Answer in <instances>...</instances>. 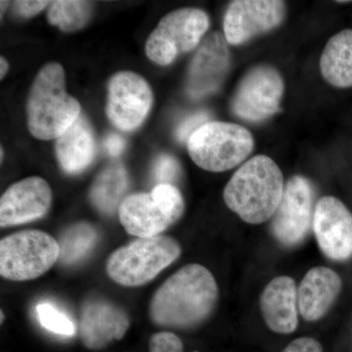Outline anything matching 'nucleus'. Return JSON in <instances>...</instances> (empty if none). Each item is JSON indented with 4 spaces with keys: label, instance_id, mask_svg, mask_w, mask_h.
Segmentation results:
<instances>
[{
    "label": "nucleus",
    "instance_id": "nucleus-31",
    "mask_svg": "<svg viewBox=\"0 0 352 352\" xmlns=\"http://www.w3.org/2000/svg\"><path fill=\"white\" fill-rule=\"evenodd\" d=\"M8 69L9 64L6 58H0V78H1V80L6 76Z\"/></svg>",
    "mask_w": 352,
    "mask_h": 352
},
{
    "label": "nucleus",
    "instance_id": "nucleus-33",
    "mask_svg": "<svg viewBox=\"0 0 352 352\" xmlns=\"http://www.w3.org/2000/svg\"><path fill=\"white\" fill-rule=\"evenodd\" d=\"M351 1H337V3H351Z\"/></svg>",
    "mask_w": 352,
    "mask_h": 352
},
{
    "label": "nucleus",
    "instance_id": "nucleus-12",
    "mask_svg": "<svg viewBox=\"0 0 352 352\" xmlns=\"http://www.w3.org/2000/svg\"><path fill=\"white\" fill-rule=\"evenodd\" d=\"M153 92L142 76L120 72L108 85L106 112L111 122L122 131H132L143 124L151 110Z\"/></svg>",
    "mask_w": 352,
    "mask_h": 352
},
{
    "label": "nucleus",
    "instance_id": "nucleus-35",
    "mask_svg": "<svg viewBox=\"0 0 352 352\" xmlns=\"http://www.w3.org/2000/svg\"><path fill=\"white\" fill-rule=\"evenodd\" d=\"M0 155H1V160H2V157H3V150L1 149V154H0Z\"/></svg>",
    "mask_w": 352,
    "mask_h": 352
},
{
    "label": "nucleus",
    "instance_id": "nucleus-28",
    "mask_svg": "<svg viewBox=\"0 0 352 352\" xmlns=\"http://www.w3.org/2000/svg\"><path fill=\"white\" fill-rule=\"evenodd\" d=\"M50 4V1H14V13L21 18H31Z\"/></svg>",
    "mask_w": 352,
    "mask_h": 352
},
{
    "label": "nucleus",
    "instance_id": "nucleus-21",
    "mask_svg": "<svg viewBox=\"0 0 352 352\" xmlns=\"http://www.w3.org/2000/svg\"><path fill=\"white\" fill-rule=\"evenodd\" d=\"M129 187V176L122 164H112L95 178L89 198L102 214H112L119 210L122 199Z\"/></svg>",
    "mask_w": 352,
    "mask_h": 352
},
{
    "label": "nucleus",
    "instance_id": "nucleus-13",
    "mask_svg": "<svg viewBox=\"0 0 352 352\" xmlns=\"http://www.w3.org/2000/svg\"><path fill=\"white\" fill-rule=\"evenodd\" d=\"M231 68V53L226 36L212 32L204 38L190 64L187 92L199 99L214 94L221 87Z\"/></svg>",
    "mask_w": 352,
    "mask_h": 352
},
{
    "label": "nucleus",
    "instance_id": "nucleus-2",
    "mask_svg": "<svg viewBox=\"0 0 352 352\" xmlns=\"http://www.w3.org/2000/svg\"><path fill=\"white\" fill-rule=\"evenodd\" d=\"M284 189L281 168L271 157L256 155L236 170L224 188L223 199L241 219L261 224L275 214Z\"/></svg>",
    "mask_w": 352,
    "mask_h": 352
},
{
    "label": "nucleus",
    "instance_id": "nucleus-11",
    "mask_svg": "<svg viewBox=\"0 0 352 352\" xmlns=\"http://www.w3.org/2000/svg\"><path fill=\"white\" fill-rule=\"evenodd\" d=\"M314 187L305 176H293L285 184L272 221L273 235L281 244L292 247L307 237L314 222Z\"/></svg>",
    "mask_w": 352,
    "mask_h": 352
},
{
    "label": "nucleus",
    "instance_id": "nucleus-30",
    "mask_svg": "<svg viewBox=\"0 0 352 352\" xmlns=\"http://www.w3.org/2000/svg\"><path fill=\"white\" fill-rule=\"evenodd\" d=\"M104 145H105L109 155L117 157L124 152V148H126V141L119 134L111 133L104 140Z\"/></svg>",
    "mask_w": 352,
    "mask_h": 352
},
{
    "label": "nucleus",
    "instance_id": "nucleus-32",
    "mask_svg": "<svg viewBox=\"0 0 352 352\" xmlns=\"http://www.w3.org/2000/svg\"><path fill=\"white\" fill-rule=\"evenodd\" d=\"M0 6H1V18L3 17V14L6 13L7 7L9 6L8 1H1L0 2Z\"/></svg>",
    "mask_w": 352,
    "mask_h": 352
},
{
    "label": "nucleus",
    "instance_id": "nucleus-14",
    "mask_svg": "<svg viewBox=\"0 0 352 352\" xmlns=\"http://www.w3.org/2000/svg\"><path fill=\"white\" fill-rule=\"evenodd\" d=\"M314 230L321 251L333 261L352 256V214L338 198L326 196L316 204Z\"/></svg>",
    "mask_w": 352,
    "mask_h": 352
},
{
    "label": "nucleus",
    "instance_id": "nucleus-26",
    "mask_svg": "<svg viewBox=\"0 0 352 352\" xmlns=\"http://www.w3.org/2000/svg\"><path fill=\"white\" fill-rule=\"evenodd\" d=\"M149 352H183V344L175 333H157L150 339Z\"/></svg>",
    "mask_w": 352,
    "mask_h": 352
},
{
    "label": "nucleus",
    "instance_id": "nucleus-19",
    "mask_svg": "<svg viewBox=\"0 0 352 352\" xmlns=\"http://www.w3.org/2000/svg\"><path fill=\"white\" fill-rule=\"evenodd\" d=\"M56 156L62 170L69 175H78L94 162L96 142L94 129L85 115L56 139Z\"/></svg>",
    "mask_w": 352,
    "mask_h": 352
},
{
    "label": "nucleus",
    "instance_id": "nucleus-10",
    "mask_svg": "<svg viewBox=\"0 0 352 352\" xmlns=\"http://www.w3.org/2000/svg\"><path fill=\"white\" fill-rule=\"evenodd\" d=\"M287 4L281 0H235L223 19V34L229 45H242L273 31L284 22Z\"/></svg>",
    "mask_w": 352,
    "mask_h": 352
},
{
    "label": "nucleus",
    "instance_id": "nucleus-17",
    "mask_svg": "<svg viewBox=\"0 0 352 352\" xmlns=\"http://www.w3.org/2000/svg\"><path fill=\"white\" fill-rule=\"evenodd\" d=\"M342 282L330 268L314 267L303 278L298 289V311L307 321L321 319L337 300Z\"/></svg>",
    "mask_w": 352,
    "mask_h": 352
},
{
    "label": "nucleus",
    "instance_id": "nucleus-34",
    "mask_svg": "<svg viewBox=\"0 0 352 352\" xmlns=\"http://www.w3.org/2000/svg\"><path fill=\"white\" fill-rule=\"evenodd\" d=\"M3 321V312L1 311V322Z\"/></svg>",
    "mask_w": 352,
    "mask_h": 352
},
{
    "label": "nucleus",
    "instance_id": "nucleus-16",
    "mask_svg": "<svg viewBox=\"0 0 352 352\" xmlns=\"http://www.w3.org/2000/svg\"><path fill=\"white\" fill-rule=\"evenodd\" d=\"M129 328L126 312L106 298H88L80 310V336L83 346L101 351L113 340H120Z\"/></svg>",
    "mask_w": 352,
    "mask_h": 352
},
{
    "label": "nucleus",
    "instance_id": "nucleus-1",
    "mask_svg": "<svg viewBox=\"0 0 352 352\" xmlns=\"http://www.w3.org/2000/svg\"><path fill=\"white\" fill-rule=\"evenodd\" d=\"M217 298L219 287L212 272L200 264H188L157 289L150 318L159 327L192 328L212 314Z\"/></svg>",
    "mask_w": 352,
    "mask_h": 352
},
{
    "label": "nucleus",
    "instance_id": "nucleus-8",
    "mask_svg": "<svg viewBox=\"0 0 352 352\" xmlns=\"http://www.w3.org/2000/svg\"><path fill=\"white\" fill-rule=\"evenodd\" d=\"M210 17L194 7L178 9L164 16L146 41L148 58L161 66H168L184 53L200 45L210 28Z\"/></svg>",
    "mask_w": 352,
    "mask_h": 352
},
{
    "label": "nucleus",
    "instance_id": "nucleus-18",
    "mask_svg": "<svg viewBox=\"0 0 352 352\" xmlns=\"http://www.w3.org/2000/svg\"><path fill=\"white\" fill-rule=\"evenodd\" d=\"M261 309L273 332L291 333L298 327V289L288 276L274 278L261 296Z\"/></svg>",
    "mask_w": 352,
    "mask_h": 352
},
{
    "label": "nucleus",
    "instance_id": "nucleus-5",
    "mask_svg": "<svg viewBox=\"0 0 352 352\" xmlns=\"http://www.w3.org/2000/svg\"><path fill=\"white\" fill-rule=\"evenodd\" d=\"M189 156L203 170L223 173L244 164L254 149V138L233 122H208L187 141Z\"/></svg>",
    "mask_w": 352,
    "mask_h": 352
},
{
    "label": "nucleus",
    "instance_id": "nucleus-6",
    "mask_svg": "<svg viewBox=\"0 0 352 352\" xmlns=\"http://www.w3.org/2000/svg\"><path fill=\"white\" fill-rule=\"evenodd\" d=\"M184 199L175 185L159 184L149 193L131 194L120 204V223L138 238L159 236L180 219Z\"/></svg>",
    "mask_w": 352,
    "mask_h": 352
},
{
    "label": "nucleus",
    "instance_id": "nucleus-25",
    "mask_svg": "<svg viewBox=\"0 0 352 352\" xmlns=\"http://www.w3.org/2000/svg\"><path fill=\"white\" fill-rule=\"evenodd\" d=\"M182 175V168L177 160L168 154L161 155L154 164L153 176L159 184L173 185Z\"/></svg>",
    "mask_w": 352,
    "mask_h": 352
},
{
    "label": "nucleus",
    "instance_id": "nucleus-23",
    "mask_svg": "<svg viewBox=\"0 0 352 352\" xmlns=\"http://www.w3.org/2000/svg\"><path fill=\"white\" fill-rule=\"evenodd\" d=\"M91 2L60 0L51 2L48 9V23L56 25L62 32H73L82 30L91 18Z\"/></svg>",
    "mask_w": 352,
    "mask_h": 352
},
{
    "label": "nucleus",
    "instance_id": "nucleus-9",
    "mask_svg": "<svg viewBox=\"0 0 352 352\" xmlns=\"http://www.w3.org/2000/svg\"><path fill=\"white\" fill-rule=\"evenodd\" d=\"M284 92L285 82L279 71L271 65H258L240 80L231 110L245 122H263L279 112Z\"/></svg>",
    "mask_w": 352,
    "mask_h": 352
},
{
    "label": "nucleus",
    "instance_id": "nucleus-27",
    "mask_svg": "<svg viewBox=\"0 0 352 352\" xmlns=\"http://www.w3.org/2000/svg\"><path fill=\"white\" fill-rule=\"evenodd\" d=\"M208 119H210V116L207 112H199L196 113L195 115L190 116L178 126L177 131H176L178 140L182 141V142L188 141L192 134L199 127L207 124Z\"/></svg>",
    "mask_w": 352,
    "mask_h": 352
},
{
    "label": "nucleus",
    "instance_id": "nucleus-29",
    "mask_svg": "<svg viewBox=\"0 0 352 352\" xmlns=\"http://www.w3.org/2000/svg\"><path fill=\"white\" fill-rule=\"evenodd\" d=\"M282 352H323V347L312 338H300L293 340Z\"/></svg>",
    "mask_w": 352,
    "mask_h": 352
},
{
    "label": "nucleus",
    "instance_id": "nucleus-20",
    "mask_svg": "<svg viewBox=\"0 0 352 352\" xmlns=\"http://www.w3.org/2000/svg\"><path fill=\"white\" fill-rule=\"evenodd\" d=\"M319 68L324 80L332 87H352V29L342 30L329 39Z\"/></svg>",
    "mask_w": 352,
    "mask_h": 352
},
{
    "label": "nucleus",
    "instance_id": "nucleus-22",
    "mask_svg": "<svg viewBox=\"0 0 352 352\" xmlns=\"http://www.w3.org/2000/svg\"><path fill=\"white\" fill-rule=\"evenodd\" d=\"M97 241L98 234L90 224L80 222L69 227L58 242L60 263L65 265L78 263L94 249Z\"/></svg>",
    "mask_w": 352,
    "mask_h": 352
},
{
    "label": "nucleus",
    "instance_id": "nucleus-4",
    "mask_svg": "<svg viewBox=\"0 0 352 352\" xmlns=\"http://www.w3.org/2000/svg\"><path fill=\"white\" fill-rule=\"evenodd\" d=\"M180 254L182 248L177 241L168 236L138 238L111 254L106 271L116 283L140 287L175 263Z\"/></svg>",
    "mask_w": 352,
    "mask_h": 352
},
{
    "label": "nucleus",
    "instance_id": "nucleus-15",
    "mask_svg": "<svg viewBox=\"0 0 352 352\" xmlns=\"http://www.w3.org/2000/svg\"><path fill=\"white\" fill-rule=\"evenodd\" d=\"M52 191L38 176L25 178L11 185L0 199L1 228L21 226L43 219L50 212Z\"/></svg>",
    "mask_w": 352,
    "mask_h": 352
},
{
    "label": "nucleus",
    "instance_id": "nucleus-3",
    "mask_svg": "<svg viewBox=\"0 0 352 352\" xmlns=\"http://www.w3.org/2000/svg\"><path fill=\"white\" fill-rule=\"evenodd\" d=\"M65 82L63 67L58 63L46 64L36 76L27 102L28 127L34 138L57 139L82 113Z\"/></svg>",
    "mask_w": 352,
    "mask_h": 352
},
{
    "label": "nucleus",
    "instance_id": "nucleus-24",
    "mask_svg": "<svg viewBox=\"0 0 352 352\" xmlns=\"http://www.w3.org/2000/svg\"><path fill=\"white\" fill-rule=\"evenodd\" d=\"M36 311L41 325L50 332L65 337H71L75 333L73 321L50 303H39L36 305Z\"/></svg>",
    "mask_w": 352,
    "mask_h": 352
},
{
    "label": "nucleus",
    "instance_id": "nucleus-7",
    "mask_svg": "<svg viewBox=\"0 0 352 352\" xmlns=\"http://www.w3.org/2000/svg\"><path fill=\"white\" fill-rule=\"evenodd\" d=\"M60 245L50 234L25 230L0 241V275L11 281L43 276L59 261Z\"/></svg>",
    "mask_w": 352,
    "mask_h": 352
}]
</instances>
